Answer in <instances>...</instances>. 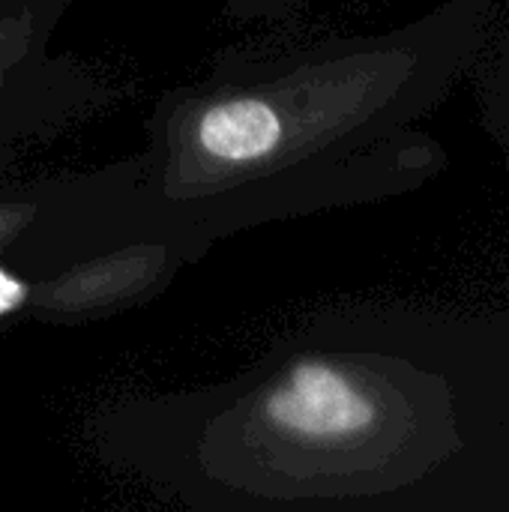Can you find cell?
I'll use <instances>...</instances> for the list:
<instances>
[{
  "label": "cell",
  "mask_w": 509,
  "mask_h": 512,
  "mask_svg": "<svg viewBox=\"0 0 509 512\" xmlns=\"http://www.w3.org/2000/svg\"><path fill=\"white\" fill-rule=\"evenodd\" d=\"M267 417L291 435L339 441L372 432L378 402L348 372L330 363H303L270 396Z\"/></svg>",
  "instance_id": "1"
},
{
  "label": "cell",
  "mask_w": 509,
  "mask_h": 512,
  "mask_svg": "<svg viewBox=\"0 0 509 512\" xmlns=\"http://www.w3.org/2000/svg\"><path fill=\"white\" fill-rule=\"evenodd\" d=\"M198 141L216 159L246 162L276 150L282 141V120L270 105L258 99L225 102L201 117Z\"/></svg>",
  "instance_id": "2"
},
{
  "label": "cell",
  "mask_w": 509,
  "mask_h": 512,
  "mask_svg": "<svg viewBox=\"0 0 509 512\" xmlns=\"http://www.w3.org/2000/svg\"><path fill=\"white\" fill-rule=\"evenodd\" d=\"M21 300H24V288H21V282H15L9 273H3V270H0V315L12 312Z\"/></svg>",
  "instance_id": "3"
}]
</instances>
